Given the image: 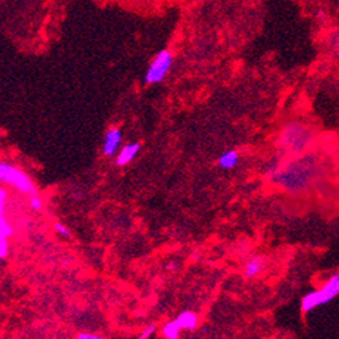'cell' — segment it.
Here are the masks:
<instances>
[{
  "mask_svg": "<svg viewBox=\"0 0 339 339\" xmlns=\"http://www.w3.org/2000/svg\"><path fill=\"white\" fill-rule=\"evenodd\" d=\"M323 175V165L316 154H302L283 166H273L269 171L271 181L288 193L307 190Z\"/></svg>",
  "mask_w": 339,
  "mask_h": 339,
  "instance_id": "6da1fadb",
  "label": "cell"
},
{
  "mask_svg": "<svg viewBox=\"0 0 339 339\" xmlns=\"http://www.w3.org/2000/svg\"><path fill=\"white\" fill-rule=\"evenodd\" d=\"M314 140L313 130L303 122L292 119L284 123L279 135V150L283 154L299 157L309 150Z\"/></svg>",
  "mask_w": 339,
  "mask_h": 339,
  "instance_id": "7a4b0ae2",
  "label": "cell"
},
{
  "mask_svg": "<svg viewBox=\"0 0 339 339\" xmlns=\"http://www.w3.org/2000/svg\"><path fill=\"white\" fill-rule=\"evenodd\" d=\"M338 295L339 273H334V274H331L328 279L325 280V283L321 285L320 288L309 291V292L302 298V301H301V310H302V313L307 314V313H310L311 310H314L316 307L334 301Z\"/></svg>",
  "mask_w": 339,
  "mask_h": 339,
  "instance_id": "3957f363",
  "label": "cell"
},
{
  "mask_svg": "<svg viewBox=\"0 0 339 339\" xmlns=\"http://www.w3.org/2000/svg\"><path fill=\"white\" fill-rule=\"evenodd\" d=\"M0 183L13 187L21 194L28 195V197L37 194L32 179L27 173L21 171L19 167L3 162V161H0Z\"/></svg>",
  "mask_w": 339,
  "mask_h": 339,
  "instance_id": "277c9868",
  "label": "cell"
},
{
  "mask_svg": "<svg viewBox=\"0 0 339 339\" xmlns=\"http://www.w3.org/2000/svg\"><path fill=\"white\" fill-rule=\"evenodd\" d=\"M173 64V56L169 50H161L154 57V60L151 61L149 70L145 72V83L154 84L159 83L165 79V76L167 72L171 71Z\"/></svg>",
  "mask_w": 339,
  "mask_h": 339,
  "instance_id": "5b68a950",
  "label": "cell"
},
{
  "mask_svg": "<svg viewBox=\"0 0 339 339\" xmlns=\"http://www.w3.org/2000/svg\"><path fill=\"white\" fill-rule=\"evenodd\" d=\"M122 140L121 130L118 128H111L107 130L105 137H104V144H102V154L105 157H114L119 149Z\"/></svg>",
  "mask_w": 339,
  "mask_h": 339,
  "instance_id": "8992f818",
  "label": "cell"
},
{
  "mask_svg": "<svg viewBox=\"0 0 339 339\" xmlns=\"http://www.w3.org/2000/svg\"><path fill=\"white\" fill-rule=\"evenodd\" d=\"M266 263L267 260L263 256H252L246 260V263L242 267V274L245 276L246 279H255L263 273V270L266 269Z\"/></svg>",
  "mask_w": 339,
  "mask_h": 339,
  "instance_id": "52a82bcc",
  "label": "cell"
},
{
  "mask_svg": "<svg viewBox=\"0 0 339 339\" xmlns=\"http://www.w3.org/2000/svg\"><path fill=\"white\" fill-rule=\"evenodd\" d=\"M140 151L139 143H129L125 147H122V150L116 155L115 163L118 166H125L128 163H130L133 159L137 157V154Z\"/></svg>",
  "mask_w": 339,
  "mask_h": 339,
  "instance_id": "ba28073f",
  "label": "cell"
},
{
  "mask_svg": "<svg viewBox=\"0 0 339 339\" xmlns=\"http://www.w3.org/2000/svg\"><path fill=\"white\" fill-rule=\"evenodd\" d=\"M6 198H7V194L3 190V187L0 186V237L9 238L13 236V227L10 226V223L7 222V219L5 216Z\"/></svg>",
  "mask_w": 339,
  "mask_h": 339,
  "instance_id": "9c48e42d",
  "label": "cell"
},
{
  "mask_svg": "<svg viewBox=\"0 0 339 339\" xmlns=\"http://www.w3.org/2000/svg\"><path fill=\"white\" fill-rule=\"evenodd\" d=\"M176 323L179 324V327L181 328V331H191L194 330L197 324H198V316L195 314L194 311L186 310L181 311L180 314L176 317Z\"/></svg>",
  "mask_w": 339,
  "mask_h": 339,
  "instance_id": "30bf717a",
  "label": "cell"
},
{
  "mask_svg": "<svg viewBox=\"0 0 339 339\" xmlns=\"http://www.w3.org/2000/svg\"><path fill=\"white\" fill-rule=\"evenodd\" d=\"M238 161H240V154L236 150H227L223 154H220V157L218 158V165L224 171H228L237 166Z\"/></svg>",
  "mask_w": 339,
  "mask_h": 339,
  "instance_id": "8fae6325",
  "label": "cell"
},
{
  "mask_svg": "<svg viewBox=\"0 0 339 339\" xmlns=\"http://www.w3.org/2000/svg\"><path fill=\"white\" fill-rule=\"evenodd\" d=\"M181 332V328L176 323V320L167 321L162 327V335L165 339H179Z\"/></svg>",
  "mask_w": 339,
  "mask_h": 339,
  "instance_id": "7c38bea8",
  "label": "cell"
},
{
  "mask_svg": "<svg viewBox=\"0 0 339 339\" xmlns=\"http://www.w3.org/2000/svg\"><path fill=\"white\" fill-rule=\"evenodd\" d=\"M53 227H54V230H56L57 234L61 236V237H65V238L71 237V231L68 230V227H67L65 224L58 223V222H57V223L53 224Z\"/></svg>",
  "mask_w": 339,
  "mask_h": 339,
  "instance_id": "4fadbf2b",
  "label": "cell"
},
{
  "mask_svg": "<svg viewBox=\"0 0 339 339\" xmlns=\"http://www.w3.org/2000/svg\"><path fill=\"white\" fill-rule=\"evenodd\" d=\"M29 206H31L33 210L42 209L43 202H42V200H40V197H39L37 194L31 195V197H29Z\"/></svg>",
  "mask_w": 339,
  "mask_h": 339,
  "instance_id": "5bb4252c",
  "label": "cell"
},
{
  "mask_svg": "<svg viewBox=\"0 0 339 339\" xmlns=\"http://www.w3.org/2000/svg\"><path fill=\"white\" fill-rule=\"evenodd\" d=\"M9 249H10L9 238L0 237V259H3V258L7 256V253H9Z\"/></svg>",
  "mask_w": 339,
  "mask_h": 339,
  "instance_id": "9a60e30c",
  "label": "cell"
},
{
  "mask_svg": "<svg viewBox=\"0 0 339 339\" xmlns=\"http://www.w3.org/2000/svg\"><path fill=\"white\" fill-rule=\"evenodd\" d=\"M155 330H157V327L154 324L149 325V327H145L144 330L141 331V334L139 335V339H150L151 336H153V334L155 332Z\"/></svg>",
  "mask_w": 339,
  "mask_h": 339,
  "instance_id": "2e32d148",
  "label": "cell"
},
{
  "mask_svg": "<svg viewBox=\"0 0 339 339\" xmlns=\"http://www.w3.org/2000/svg\"><path fill=\"white\" fill-rule=\"evenodd\" d=\"M76 339H107V338H105V336H102V335L89 334V332H80V334H78Z\"/></svg>",
  "mask_w": 339,
  "mask_h": 339,
  "instance_id": "e0dca14e",
  "label": "cell"
},
{
  "mask_svg": "<svg viewBox=\"0 0 339 339\" xmlns=\"http://www.w3.org/2000/svg\"><path fill=\"white\" fill-rule=\"evenodd\" d=\"M330 42L332 46H339V33H334V35H331Z\"/></svg>",
  "mask_w": 339,
  "mask_h": 339,
  "instance_id": "ac0fdd59",
  "label": "cell"
}]
</instances>
